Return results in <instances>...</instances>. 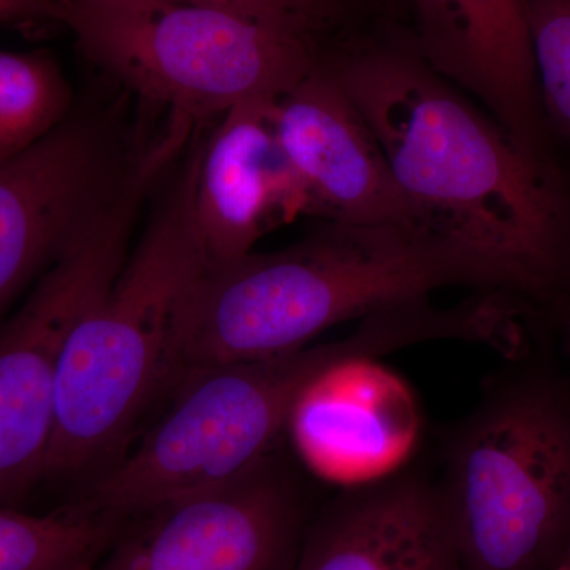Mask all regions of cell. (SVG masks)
<instances>
[{"mask_svg":"<svg viewBox=\"0 0 570 570\" xmlns=\"http://www.w3.org/2000/svg\"><path fill=\"white\" fill-rule=\"evenodd\" d=\"M295 570H461L439 480L406 466L341 490L309 520Z\"/></svg>","mask_w":570,"mask_h":570,"instance_id":"cell-14","label":"cell"},{"mask_svg":"<svg viewBox=\"0 0 570 570\" xmlns=\"http://www.w3.org/2000/svg\"><path fill=\"white\" fill-rule=\"evenodd\" d=\"M168 2L195 3V6L232 11V13L294 33L322 50V41L325 37L346 21L354 0H168Z\"/></svg>","mask_w":570,"mask_h":570,"instance_id":"cell-18","label":"cell"},{"mask_svg":"<svg viewBox=\"0 0 570 570\" xmlns=\"http://www.w3.org/2000/svg\"><path fill=\"white\" fill-rule=\"evenodd\" d=\"M200 146L186 154L121 272L67 341L43 482L111 464L157 393L174 387L176 317L208 262L194 209Z\"/></svg>","mask_w":570,"mask_h":570,"instance_id":"cell-3","label":"cell"},{"mask_svg":"<svg viewBox=\"0 0 570 570\" xmlns=\"http://www.w3.org/2000/svg\"><path fill=\"white\" fill-rule=\"evenodd\" d=\"M127 521L96 570H295L311 515L279 452Z\"/></svg>","mask_w":570,"mask_h":570,"instance_id":"cell-8","label":"cell"},{"mask_svg":"<svg viewBox=\"0 0 570 570\" xmlns=\"http://www.w3.org/2000/svg\"><path fill=\"white\" fill-rule=\"evenodd\" d=\"M273 116L311 216L333 224L425 228L401 193L373 130L325 58L276 99Z\"/></svg>","mask_w":570,"mask_h":570,"instance_id":"cell-10","label":"cell"},{"mask_svg":"<svg viewBox=\"0 0 570 570\" xmlns=\"http://www.w3.org/2000/svg\"><path fill=\"white\" fill-rule=\"evenodd\" d=\"M562 337H564V343H562V352H564V362H566V371H568L570 376V317L564 322L561 326Z\"/></svg>","mask_w":570,"mask_h":570,"instance_id":"cell-20","label":"cell"},{"mask_svg":"<svg viewBox=\"0 0 570 570\" xmlns=\"http://www.w3.org/2000/svg\"><path fill=\"white\" fill-rule=\"evenodd\" d=\"M56 0H0V22L18 18L48 14L51 17Z\"/></svg>","mask_w":570,"mask_h":570,"instance_id":"cell-19","label":"cell"},{"mask_svg":"<svg viewBox=\"0 0 570 570\" xmlns=\"http://www.w3.org/2000/svg\"><path fill=\"white\" fill-rule=\"evenodd\" d=\"M124 523L80 502L43 515L0 505V570H96Z\"/></svg>","mask_w":570,"mask_h":570,"instance_id":"cell-15","label":"cell"},{"mask_svg":"<svg viewBox=\"0 0 570 570\" xmlns=\"http://www.w3.org/2000/svg\"><path fill=\"white\" fill-rule=\"evenodd\" d=\"M409 9L420 58L482 100L524 151L554 159L523 0H409Z\"/></svg>","mask_w":570,"mask_h":570,"instance_id":"cell-11","label":"cell"},{"mask_svg":"<svg viewBox=\"0 0 570 570\" xmlns=\"http://www.w3.org/2000/svg\"><path fill=\"white\" fill-rule=\"evenodd\" d=\"M449 431L439 479L461 570H560L570 554V376L530 347Z\"/></svg>","mask_w":570,"mask_h":570,"instance_id":"cell-4","label":"cell"},{"mask_svg":"<svg viewBox=\"0 0 570 570\" xmlns=\"http://www.w3.org/2000/svg\"><path fill=\"white\" fill-rule=\"evenodd\" d=\"M275 102L236 105L202 142L194 209L208 262L253 253L269 230L309 214L303 184L277 138Z\"/></svg>","mask_w":570,"mask_h":570,"instance_id":"cell-13","label":"cell"},{"mask_svg":"<svg viewBox=\"0 0 570 570\" xmlns=\"http://www.w3.org/2000/svg\"><path fill=\"white\" fill-rule=\"evenodd\" d=\"M523 7L547 122L570 146V0H523Z\"/></svg>","mask_w":570,"mask_h":570,"instance_id":"cell-17","label":"cell"},{"mask_svg":"<svg viewBox=\"0 0 570 570\" xmlns=\"http://www.w3.org/2000/svg\"><path fill=\"white\" fill-rule=\"evenodd\" d=\"M385 6L389 7L392 11H397L400 9H409V0H384Z\"/></svg>","mask_w":570,"mask_h":570,"instance_id":"cell-21","label":"cell"},{"mask_svg":"<svg viewBox=\"0 0 570 570\" xmlns=\"http://www.w3.org/2000/svg\"><path fill=\"white\" fill-rule=\"evenodd\" d=\"M71 104L70 85L48 56L0 51V160L47 137Z\"/></svg>","mask_w":570,"mask_h":570,"instance_id":"cell-16","label":"cell"},{"mask_svg":"<svg viewBox=\"0 0 570 570\" xmlns=\"http://www.w3.org/2000/svg\"><path fill=\"white\" fill-rule=\"evenodd\" d=\"M417 328L389 307L340 341L249 362L186 371L176 395L140 444L104 469L77 502L130 520L214 489L277 449L296 401L318 376L351 358L412 347Z\"/></svg>","mask_w":570,"mask_h":570,"instance_id":"cell-5","label":"cell"},{"mask_svg":"<svg viewBox=\"0 0 570 570\" xmlns=\"http://www.w3.org/2000/svg\"><path fill=\"white\" fill-rule=\"evenodd\" d=\"M285 433L318 478L355 489L407 466L422 414L407 382L381 358H351L303 392Z\"/></svg>","mask_w":570,"mask_h":570,"instance_id":"cell-12","label":"cell"},{"mask_svg":"<svg viewBox=\"0 0 570 570\" xmlns=\"http://www.w3.org/2000/svg\"><path fill=\"white\" fill-rule=\"evenodd\" d=\"M560 570H570V554H569L568 558H566V561L562 562V566H561Z\"/></svg>","mask_w":570,"mask_h":570,"instance_id":"cell-22","label":"cell"},{"mask_svg":"<svg viewBox=\"0 0 570 570\" xmlns=\"http://www.w3.org/2000/svg\"><path fill=\"white\" fill-rule=\"evenodd\" d=\"M138 156L111 116L70 112L0 160V318L110 205Z\"/></svg>","mask_w":570,"mask_h":570,"instance_id":"cell-9","label":"cell"},{"mask_svg":"<svg viewBox=\"0 0 570 570\" xmlns=\"http://www.w3.org/2000/svg\"><path fill=\"white\" fill-rule=\"evenodd\" d=\"M167 164L159 149L140 154L110 205L0 326V505L18 508L43 482L67 341L121 272L146 195Z\"/></svg>","mask_w":570,"mask_h":570,"instance_id":"cell-7","label":"cell"},{"mask_svg":"<svg viewBox=\"0 0 570 570\" xmlns=\"http://www.w3.org/2000/svg\"><path fill=\"white\" fill-rule=\"evenodd\" d=\"M82 51L149 102L193 122L279 99L325 52L232 11L168 0H56Z\"/></svg>","mask_w":570,"mask_h":570,"instance_id":"cell-6","label":"cell"},{"mask_svg":"<svg viewBox=\"0 0 570 570\" xmlns=\"http://www.w3.org/2000/svg\"><path fill=\"white\" fill-rule=\"evenodd\" d=\"M420 223L509 273L532 316L570 317V176L531 156L411 40L325 56Z\"/></svg>","mask_w":570,"mask_h":570,"instance_id":"cell-1","label":"cell"},{"mask_svg":"<svg viewBox=\"0 0 570 570\" xmlns=\"http://www.w3.org/2000/svg\"><path fill=\"white\" fill-rule=\"evenodd\" d=\"M453 285L519 298L505 269L426 228L325 223L275 253L206 262L176 317V379L298 351L332 326Z\"/></svg>","mask_w":570,"mask_h":570,"instance_id":"cell-2","label":"cell"}]
</instances>
